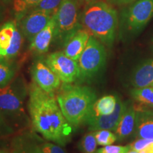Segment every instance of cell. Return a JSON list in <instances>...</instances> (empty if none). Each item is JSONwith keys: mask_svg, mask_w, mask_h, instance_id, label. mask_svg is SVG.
Listing matches in <instances>:
<instances>
[{"mask_svg": "<svg viewBox=\"0 0 153 153\" xmlns=\"http://www.w3.org/2000/svg\"><path fill=\"white\" fill-rule=\"evenodd\" d=\"M82 1H85V2H87V3H91V2H93V1H94V0H82Z\"/></svg>", "mask_w": 153, "mask_h": 153, "instance_id": "cell-34", "label": "cell"}, {"mask_svg": "<svg viewBox=\"0 0 153 153\" xmlns=\"http://www.w3.org/2000/svg\"><path fill=\"white\" fill-rule=\"evenodd\" d=\"M135 108L137 118L134 135L137 138L153 140V109Z\"/></svg>", "mask_w": 153, "mask_h": 153, "instance_id": "cell-15", "label": "cell"}, {"mask_svg": "<svg viewBox=\"0 0 153 153\" xmlns=\"http://www.w3.org/2000/svg\"><path fill=\"white\" fill-rule=\"evenodd\" d=\"M2 1H4L5 3H9V1H11V0H2Z\"/></svg>", "mask_w": 153, "mask_h": 153, "instance_id": "cell-35", "label": "cell"}, {"mask_svg": "<svg viewBox=\"0 0 153 153\" xmlns=\"http://www.w3.org/2000/svg\"><path fill=\"white\" fill-rule=\"evenodd\" d=\"M136 118L137 109L135 106L128 101L114 131L117 136V140H124L134 134L136 126Z\"/></svg>", "mask_w": 153, "mask_h": 153, "instance_id": "cell-12", "label": "cell"}, {"mask_svg": "<svg viewBox=\"0 0 153 153\" xmlns=\"http://www.w3.org/2000/svg\"><path fill=\"white\" fill-rule=\"evenodd\" d=\"M55 28V21L53 16L47 26L30 42L29 48L30 51L38 55H42L47 53L51 42L54 38Z\"/></svg>", "mask_w": 153, "mask_h": 153, "instance_id": "cell-14", "label": "cell"}, {"mask_svg": "<svg viewBox=\"0 0 153 153\" xmlns=\"http://www.w3.org/2000/svg\"><path fill=\"white\" fill-rule=\"evenodd\" d=\"M27 92V86L21 76L0 89V112L9 123L17 127H25L28 124L24 108Z\"/></svg>", "mask_w": 153, "mask_h": 153, "instance_id": "cell-4", "label": "cell"}, {"mask_svg": "<svg viewBox=\"0 0 153 153\" xmlns=\"http://www.w3.org/2000/svg\"><path fill=\"white\" fill-rule=\"evenodd\" d=\"M128 101H122L118 98L116 108L111 114L107 116H91L88 118L85 123L87 124L89 131H97L99 130H109L115 131L119 120L127 106Z\"/></svg>", "mask_w": 153, "mask_h": 153, "instance_id": "cell-10", "label": "cell"}, {"mask_svg": "<svg viewBox=\"0 0 153 153\" xmlns=\"http://www.w3.org/2000/svg\"><path fill=\"white\" fill-rule=\"evenodd\" d=\"M53 15L47 13L31 12L21 19V28L25 37L30 42L37 34L48 24Z\"/></svg>", "mask_w": 153, "mask_h": 153, "instance_id": "cell-11", "label": "cell"}, {"mask_svg": "<svg viewBox=\"0 0 153 153\" xmlns=\"http://www.w3.org/2000/svg\"><path fill=\"white\" fill-rule=\"evenodd\" d=\"M0 153H2V152H1V151H0Z\"/></svg>", "mask_w": 153, "mask_h": 153, "instance_id": "cell-37", "label": "cell"}, {"mask_svg": "<svg viewBox=\"0 0 153 153\" xmlns=\"http://www.w3.org/2000/svg\"><path fill=\"white\" fill-rule=\"evenodd\" d=\"M30 72L36 85L45 92L53 93L60 88V79L45 61H35L31 67Z\"/></svg>", "mask_w": 153, "mask_h": 153, "instance_id": "cell-9", "label": "cell"}, {"mask_svg": "<svg viewBox=\"0 0 153 153\" xmlns=\"http://www.w3.org/2000/svg\"><path fill=\"white\" fill-rule=\"evenodd\" d=\"M13 153H44L36 135H20L13 141Z\"/></svg>", "mask_w": 153, "mask_h": 153, "instance_id": "cell-17", "label": "cell"}, {"mask_svg": "<svg viewBox=\"0 0 153 153\" xmlns=\"http://www.w3.org/2000/svg\"><path fill=\"white\" fill-rule=\"evenodd\" d=\"M133 100L138 104L137 108H152L153 109V86L142 88H133L131 90Z\"/></svg>", "mask_w": 153, "mask_h": 153, "instance_id": "cell-19", "label": "cell"}, {"mask_svg": "<svg viewBox=\"0 0 153 153\" xmlns=\"http://www.w3.org/2000/svg\"><path fill=\"white\" fill-rule=\"evenodd\" d=\"M97 142L94 131L86 133L78 144V148L82 153H97Z\"/></svg>", "mask_w": 153, "mask_h": 153, "instance_id": "cell-23", "label": "cell"}, {"mask_svg": "<svg viewBox=\"0 0 153 153\" xmlns=\"http://www.w3.org/2000/svg\"><path fill=\"white\" fill-rule=\"evenodd\" d=\"M139 153H153V141L151 142L148 146L143 150L138 152Z\"/></svg>", "mask_w": 153, "mask_h": 153, "instance_id": "cell-31", "label": "cell"}, {"mask_svg": "<svg viewBox=\"0 0 153 153\" xmlns=\"http://www.w3.org/2000/svg\"><path fill=\"white\" fill-rule=\"evenodd\" d=\"M78 11L76 0H62L53 15L55 25L53 41L64 45L72 34L82 28L79 23Z\"/></svg>", "mask_w": 153, "mask_h": 153, "instance_id": "cell-6", "label": "cell"}, {"mask_svg": "<svg viewBox=\"0 0 153 153\" xmlns=\"http://www.w3.org/2000/svg\"><path fill=\"white\" fill-rule=\"evenodd\" d=\"M90 34L84 28H79L65 43L63 53L72 60L78 61L85 50Z\"/></svg>", "mask_w": 153, "mask_h": 153, "instance_id": "cell-13", "label": "cell"}, {"mask_svg": "<svg viewBox=\"0 0 153 153\" xmlns=\"http://www.w3.org/2000/svg\"><path fill=\"white\" fill-rule=\"evenodd\" d=\"M23 43V38L22 35L21 33L20 30H19L18 26L15 28L14 36H13L12 41H11V45L9 46L8 51H7V56L6 58L11 59L12 57L16 56L18 54L19 51H20L21 47Z\"/></svg>", "mask_w": 153, "mask_h": 153, "instance_id": "cell-26", "label": "cell"}, {"mask_svg": "<svg viewBox=\"0 0 153 153\" xmlns=\"http://www.w3.org/2000/svg\"><path fill=\"white\" fill-rule=\"evenodd\" d=\"M14 133V130L10 125V123L0 112V136L9 135Z\"/></svg>", "mask_w": 153, "mask_h": 153, "instance_id": "cell-29", "label": "cell"}, {"mask_svg": "<svg viewBox=\"0 0 153 153\" xmlns=\"http://www.w3.org/2000/svg\"><path fill=\"white\" fill-rule=\"evenodd\" d=\"M153 16V0H138L123 16L124 30L131 33L140 31Z\"/></svg>", "mask_w": 153, "mask_h": 153, "instance_id": "cell-7", "label": "cell"}, {"mask_svg": "<svg viewBox=\"0 0 153 153\" xmlns=\"http://www.w3.org/2000/svg\"><path fill=\"white\" fill-rule=\"evenodd\" d=\"M152 86H153V85H152Z\"/></svg>", "mask_w": 153, "mask_h": 153, "instance_id": "cell-38", "label": "cell"}, {"mask_svg": "<svg viewBox=\"0 0 153 153\" xmlns=\"http://www.w3.org/2000/svg\"><path fill=\"white\" fill-rule=\"evenodd\" d=\"M133 88H142L153 85V59L145 60L137 65L131 76Z\"/></svg>", "mask_w": 153, "mask_h": 153, "instance_id": "cell-16", "label": "cell"}, {"mask_svg": "<svg viewBox=\"0 0 153 153\" xmlns=\"http://www.w3.org/2000/svg\"><path fill=\"white\" fill-rule=\"evenodd\" d=\"M152 141L153 140L137 138V140H136L134 141L133 143H132L131 144L129 145L130 149L132 150L140 152V151L143 150V149L146 148V147L148 146L151 142H152Z\"/></svg>", "mask_w": 153, "mask_h": 153, "instance_id": "cell-30", "label": "cell"}, {"mask_svg": "<svg viewBox=\"0 0 153 153\" xmlns=\"http://www.w3.org/2000/svg\"><path fill=\"white\" fill-rule=\"evenodd\" d=\"M106 62V51L104 44L90 36L77 62L80 70L79 80L89 81L99 75Z\"/></svg>", "mask_w": 153, "mask_h": 153, "instance_id": "cell-5", "label": "cell"}, {"mask_svg": "<svg viewBox=\"0 0 153 153\" xmlns=\"http://www.w3.org/2000/svg\"><path fill=\"white\" fill-rule=\"evenodd\" d=\"M134 1V0H108L110 3L115 4H127L131 1Z\"/></svg>", "mask_w": 153, "mask_h": 153, "instance_id": "cell-32", "label": "cell"}, {"mask_svg": "<svg viewBox=\"0 0 153 153\" xmlns=\"http://www.w3.org/2000/svg\"><path fill=\"white\" fill-rule=\"evenodd\" d=\"M17 24L14 21L6 22L0 27V56L6 57Z\"/></svg>", "mask_w": 153, "mask_h": 153, "instance_id": "cell-20", "label": "cell"}, {"mask_svg": "<svg viewBox=\"0 0 153 153\" xmlns=\"http://www.w3.org/2000/svg\"><path fill=\"white\" fill-rule=\"evenodd\" d=\"M131 150L129 145L122 146V145H106L99 150L97 153H126Z\"/></svg>", "mask_w": 153, "mask_h": 153, "instance_id": "cell-28", "label": "cell"}, {"mask_svg": "<svg viewBox=\"0 0 153 153\" xmlns=\"http://www.w3.org/2000/svg\"><path fill=\"white\" fill-rule=\"evenodd\" d=\"M126 153H139L138 152H137V151H135V150H130L128 152H127Z\"/></svg>", "mask_w": 153, "mask_h": 153, "instance_id": "cell-33", "label": "cell"}, {"mask_svg": "<svg viewBox=\"0 0 153 153\" xmlns=\"http://www.w3.org/2000/svg\"><path fill=\"white\" fill-rule=\"evenodd\" d=\"M16 68L14 63L3 57L0 60V89L8 85L14 79Z\"/></svg>", "mask_w": 153, "mask_h": 153, "instance_id": "cell-21", "label": "cell"}, {"mask_svg": "<svg viewBox=\"0 0 153 153\" xmlns=\"http://www.w3.org/2000/svg\"><path fill=\"white\" fill-rule=\"evenodd\" d=\"M94 134L97 144L101 146L113 145L117 140L116 134L109 130H99L94 131Z\"/></svg>", "mask_w": 153, "mask_h": 153, "instance_id": "cell-25", "label": "cell"}, {"mask_svg": "<svg viewBox=\"0 0 153 153\" xmlns=\"http://www.w3.org/2000/svg\"><path fill=\"white\" fill-rule=\"evenodd\" d=\"M62 1V0H41L40 2L28 9L26 14L31 12L40 11L54 15L60 7Z\"/></svg>", "mask_w": 153, "mask_h": 153, "instance_id": "cell-22", "label": "cell"}, {"mask_svg": "<svg viewBox=\"0 0 153 153\" xmlns=\"http://www.w3.org/2000/svg\"><path fill=\"white\" fill-rule=\"evenodd\" d=\"M117 101L118 98L114 95L104 96L95 101L89 117L111 114L116 108Z\"/></svg>", "mask_w": 153, "mask_h": 153, "instance_id": "cell-18", "label": "cell"}, {"mask_svg": "<svg viewBox=\"0 0 153 153\" xmlns=\"http://www.w3.org/2000/svg\"><path fill=\"white\" fill-rule=\"evenodd\" d=\"M82 28L104 45L114 44L118 27L117 12L104 1L89 3L81 16Z\"/></svg>", "mask_w": 153, "mask_h": 153, "instance_id": "cell-3", "label": "cell"}, {"mask_svg": "<svg viewBox=\"0 0 153 153\" xmlns=\"http://www.w3.org/2000/svg\"><path fill=\"white\" fill-rule=\"evenodd\" d=\"M41 1V0H14V9L16 13V19L18 20L22 19L26 16L28 9Z\"/></svg>", "mask_w": 153, "mask_h": 153, "instance_id": "cell-24", "label": "cell"}, {"mask_svg": "<svg viewBox=\"0 0 153 153\" xmlns=\"http://www.w3.org/2000/svg\"><path fill=\"white\" fill-rule=\"evenodd\" d=\"M56 99L64 117L74 127L87 121L97 100L92 88L71 85H64Z\"/></svg>", "mask_w": 153, "mask_h": 153, "instance_id": "cell-2", "label": "cell"}, {"mask_svg": "<svg viewBox=\"0 0 153 153\" xmlns=\"http://www.w3.org/2000/svg\"><path fill=\"white\" fill-rule=\"evenodd\" d=\"M45 62L64 85H71L79 79L80 70L77 61L63 52H55L48 55Z\"/></svg>", "mask_w": 153, "mask_h": 153, "instance_id": "cell-8", "label": "cell"}, {"mask_svg": "<svg viewBox=\"0 0 153 153\" xmlns=\"http://www.w3.org/2000/svg\"><path fill=\"white\" fill-rule=\"evenodd\" d=\"M28 109L33 128L47 140L65 146L70 140L72 126L67 121L53 93L34 84L29 89Z\"/></svg>", "mask_w": 153, "mask_h": 153, "instance_id": "cell-1", "label": "cell"}, {"mask_svg": "<svg viewBox=\"0 0 153 153\" xmlns=\"http://www.w3.org/2000/svg\"><path fill=\"white\" fill-rule=\"evenodd\" d=\"M36 137L44 153H66L65 151L59 145L55 144V143L53 144L48 142H43L40 137L38 136Z\"/></svg>", "mask_w": 153, "mask_h": 153, "instance_id": "cell-27", "label": "cell"}, {"mask_svg": "<svg viewBox=\"0 0 153 153\" xmlns=\"http://www.w3.org/2000/svg\"><path fill=\"white\" fill-rule=\"evenodd\" d=\"M3 57H1V56H0V60H1V58H3Z\"/></svg>", "mask_w": 153, "mask_h": 153, "instance_id": "cell-36", "label": "cell"}]
</instances>
